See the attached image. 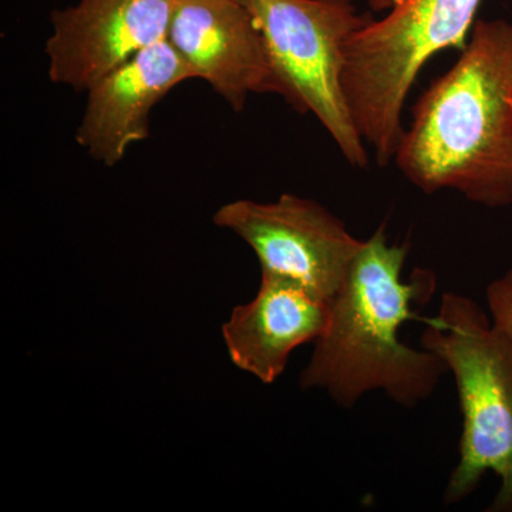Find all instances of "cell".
I'll return each instance as SVG.
<instances>
[{"instance_id":"cell-1","label":"cell","mask_w":512,"mask_h":512,"mask_svg":"<svg viewBox=\"0 0 512 512\" xmlns=\"http://www.w3.org/2000/svg\"><path fill=\"white\" fill-rule=\"evenodd\" d=\"M394 163L424 194L512 204V23H474L457 63L413 107Z\"/></svg>"},{"instance_id":"cell-2","label":"cell","mask_w":512,"mask_h":512,"mask_svg":"<svg viewBox=\"0 0 512 512\" xmlns=\"http://www.w3.org/2000/svg\"><path fill=\"white\" fill-rule=\"evenodd\" d=\"M410 245L389 244L386 224L366 239L338 295L332 299L328 328L316 339L302 389H318L343 409H353L370 393L412 409L429 400L448 373L446 362L399 338L412 303L434 292L430 272L403 281Z\"/></svg>"},{"instance_id":"cell-3","label":"cell","mask_w":512,"mask_h":512,"mask_svg":"<svg viewBox=\"0 0 512 512\" xmlns=\"http://www.w3.org/2000/svg\"><path fill=\"white\" fill-rule=\"evenodd\" d=\"M421 348L446 362L460 402L458 463L448 478L447 505L467 500L487 473L500 480L490 512H512V342L470 296L446 292L424 319Z\"/></svg>"},{"instance_id":"cell-4","label":"cell","mask_w":512,"mask_h":512,"mask_svg":"<svg viewBox=\"0 0 512 512\" xmlns=\"http://www.w3.org/2000/svg\"><path fill=\"white\" fill-rule=\"evenodd\" d=\"M481 0H399L346 42L343 89L357 133L380 167L392 163L404 136V103L431 57L467 45Z\"/></svg>"},{"instance_id":"cell-5","label":"cell","mask_w":512,"mask_h":512,"mask_svg":"<svg viewBox=\"0 0 512 512\" xmlns=\"http://www.w3.org/2000/svg\"><path fill=\"white\" fill-rule=\"evenodd\" d=\"M262 33L281 96L299 113L315 114L350 165H369L350 114L343 73L346 42L372 22L352 0H238Z\"/></svg>"},{"instance_id":"cell-6","label":"cell","mask_w":512,"mask_h":512,"mask_svg":"<svg viewBox=\"0 0 512 512\" xmlns=\"http://www.w3.org/2000/svg\"><path fill=\"white\" fill-rule=\"evenodd\" d=\"M214 224L254 249L262 274L291 279L328 301L365 245L328 208L293 194L274 202H228L215 212Z\"/></svg>"},{"instance_id":"cell-7","label":"cell","mask_w":512,"mask_h":512,"mask_svg":"<svg viewBox=\"0 0 512 512\" xmlns=\"http://www.w3.org/2000/svg\"><path fill=\"white\" fill-rule=\"evenodd\" d=\"M177 0H80L53 10L49 79L87 92L147 47L167 39Z\"/></svg>"},{"instance_id":"cell-8","label":"cell","mask_w":512,"mask_h":512,"mask_svg":"<svg viewBox=\"0 0 512 512\" xmlns=\"http://www.w3.org/2000/svg\"><path fill=\"white\" fill-rule=\"evenodd\" d=\"M167 40L234 111L251 94L281 96L264 37L238 0H177Z\"/></svg>"},{"instance_id":"cell-9","label":"cell","mask_w":512,"mask_h":512,"mask_svg":"<svg viewBox=\"0 0 512 512\" xmlns=\"http://www.w3.org/2000/svg\"><path fill=\"white\" fill-rule=\"evenodd\" d=\"M187 79L194 74L167 39L141 50L87 90L77 144L107 167L119 164L150 134L154 106Z\"/></svg>"},{"instance_id":"cell-10","label":"cell","mask_w":512,"mask_h":512,"mask_svg":"<svg viewBox=\"0 0 512 512\" xmlns=\"http://www.w3.org/2000/svg\"><path fill=\"white\" fill-rule=\"evenodd\" d=\"M330 311L332 301L298 282L262 274L255 298L237 306L222 325L229 359L259 382L274 383L293 350L322 336Z\"/></svg>"},{"instance_id":"cell-11","label":"cell","mask_w":512,"mask_h":512,"mask_svg":"<svg viewBox=\"0 0 512 512\" xmlns=\"http://www.w3.org/2000/svg\"><path fill=\"white\" fill-rule=\"evenodd\" d=\"M485 301L491 322L512 342V268L488 284Z\"/></svg>"},{"instance_id":"cell-12","label":"cell","mask_w":512,"mask_h":512,"mask_svg":"<svg viewBox=\"0 0 512 512\" xmlns=\"http://www.w3.org/2000/svg\"><path fill=\"white\" fill-rule=\"evenodd\" d=\"M367 5L373 12H384V10H390L399 3V0H366Z\"/></svg>"}]
</instances>
